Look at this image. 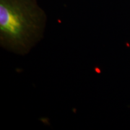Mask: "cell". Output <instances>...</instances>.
Here are the masks:
<instances>
[{
	"instance_id": "cell-1",
	"label": "cell",
	"mask_w": 130,
	"mask_h": 130,
	"mask_svg": "<svg viewBox=\"0 0 130 130\" xmlns=\"http://www.w3.org/2000/svg\"><path fill=\"white\" fill-rule=\"evenodd\" d=\"M46 23L36 0H0V44L9 52L28 54L41 40Z\"/></svg>"
}]
</instances>
